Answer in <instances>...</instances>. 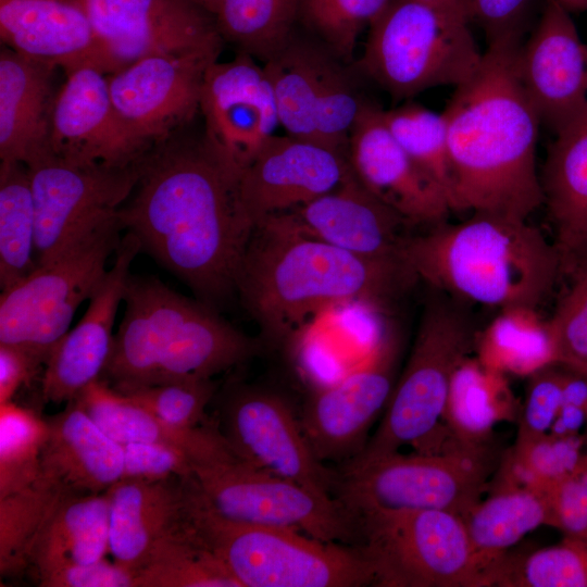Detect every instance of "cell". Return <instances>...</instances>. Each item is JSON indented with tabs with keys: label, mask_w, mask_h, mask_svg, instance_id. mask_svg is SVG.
Here are the masks:
<instances>
[{
	"label": "cell",
	"mask_w": 587,
	"mask_h": 587,
	"mask_svg": "<svg viewBox=\"0 0 587 587\" xmlns=\"http://www.w3.org/2000/svg\"><path fill=\"white\" fill-rule=\"evenodd\" d=\"M186 128L137 161L136 186L117 216L141 251L221 311L236 298L253 226L240 197V171L203 133Z\"/></svg>",
	"instance_id": "1"
},
{
	"label": "cell",
	"mask_w": 587,
	"mask_h": 587,
	"mask_svg": "<svg viewBox=\"0 0 587 587\" xmlns=\"http://www.w3.org/2000/svg\"><path fill=\"white\" fill-rule=\"evenodd\" d=\"M402 257L367 258L305 234L289 212L257 224L237 278L236 297L264 345L291 342L321 312L348 303L387 315L420 283Z\"/></svg>",
	"instance_id": "2"
},
{
	"label": "cell",
	"mask_w": 587,
	"mask_h": 587,
	"mask_svg": "<svg viewBox=\"0 0 587 587\" xmlns=\"http://www.w3.org/2000/svg\"><path fill=\"white\" fill-rule=\"evenodd\" d=\"M522 37L488 43L442 112L454 179L453 211L517 220L544 204L536 168L541 122L517 74Z\"/></svg>",
	"instance_id": "3"
},
{
	"label": "cell",
	"mask_w": 587,
	"mask_h": 587,
	"mask_svg": "<svg viewBox=\"0 0 587 587\" xmlns=\"http://www.w3.org/2000/svg\"><path fill=\"white\" fill-rule=\"evenodd\" d=\"M124 315L101 375L118 392L184 379H204L261 353L252 338L197 298L153 277L128 278Z\"/></svg>",
	"instance_id": "4"
},
{
	"label": "cell",
	"mask_w": 587,
	"mask_h": 587,
	"mask_svg": "<svg viewBox=\"0 0 587 587\" xmlns=\"http://www.w3.org/2000/svg\"><path fill=\"white\" fill-rule=\"evenodd\" d=\"M401 257L425 285L499 310L538 309L562 272L557 246L539 228L485 212L410 234Z\"/></svg>",
	"instance_id": "5"
},
{
	"label": "cell",
	"mask_w": 587,
	"mask_h": 587,
	"mask_svg": "<svg viewBox=\"0 0 587 587\" xmlns=\"http://www.w3.org/2000/svg\"><path fill=\"white\" fill-rule=\"evenodd\" d=\"M426 287L414 342L383 420L362 452L344 466L372 462L407 445L435 451L448 437L441 424L451 378L474 351L478 328L469 303Z\"/></svg>",
	"instance_id": "6"
},
{
	"label": "cell",
	"mask_w": 587,
	"mask_h": 587,
	"mask_svg": "<svg viewBox=\"0 0 587 587\" xmlns=\"http://www.w3.org/2000/svg\"><path fill=\"white\" fill-rule=\"evenodd\" d=\"M192 524L239 587H361L374 585L361 546L323 541L301 532L233 522L210 510L195 484Z\"/></svg>",
	"instance_id": "7"
},
{
	"label": "cell",
	"mask_w": 587,
	"mask_h": 587,
	"mask_svg": "<svg viewBox=\"0 0 587 587\" xmlns=\"http://www.w3.org/2000/svg\"><path fill=\"white\" fill-rule=\"evenodd\" d=\"M458 13L415 0H390L371 23L355 68L395 100L463 84L483 53Z\"/></svg>",
	"instance_id": "8"
},
{
	"label": "cell",
	"mask_w": 587,
	"mask_h": 587,
	"mask_svg": "<svg viewBox=\"0 0 587 587\" xmlns=\"http://www.w3.org/2000/svg\"><path fill=\"white\" fill-rule=\"evenodd\" d=\"M496 461L490 446H466L449 436L436 451H397L342 466L333 495L355 520L402 510H444L462 516L486 491Z\"/></svg>",
	"instance_id": "9"
},
{
	"label": "cell",
	"mask_w": 587,
	"mask_h": 587,
	"mask_svg": "<svg viewBox=\"0 0 587 587\" xmlns=\"http://www.w3.org/2000/svg\"><path fill=\"white\" fill-rule=\"evenodd\" d=\"M192 478L200 500L233 522L291 528L345 545L360 540L355 517L336 497L262 470L234 449L195 464Z\"/></svg>",
	"instance_id": "10"
},
{
	"label": "cell",
	"mask_w": 587,
	"mask_h": 587,
	"mask_svg": "<svg viewBox=\"0 0 587 587\" xmlns=\"http://www.w3.org/2000/svg\"><path fill=\"white\" fill-rule=\"evenodd\" d=\"M124 230L117 214L15 286L1 291L0 344L32 351L45 361L70 325L78 307L103 280L109 258Z\"/></svg>",
	"instance_id": "11"
},
{
	"label": "cell",
	"mask_w": 587,
	"mask_h": 587,
	"mask_svg": "<svg viewBox=\"0 0 587 587\" xmlns=\"http://www.w3.org/2000/svg\"><path fill=\"white\" fill-rule=\"evenodd\" d=\"M361 548L380 587H484L460 514L374 512L357 519Z\"/></svg>",
	"instance_id": "12"
},
{
	"label": "cell",
	"mask_w": 587,
	"mask_h": 587,
	"mask_svg": "<svg viewBox=\"0 0 587 587\" xmlns=\"http://www.w3.org/2000/svg\"><path fill=\"white\" fill-rule=\"evenodd\" d=\"M349 65L313 36L296 32L263 63L287 135L348 157L350 133L369 102Z\"/></svg>",
	"instance_id": "13"
},
{
	"label": "cell",
	"mask_w": 587,
	"mask_h": 587,
	"mask_svg": "<svg viewBox=\"0 0 587 587\" xmlns=\"http://www.w3.org/2000/svg\"><path fill=\"white\" fill-rule=\"evenodd\" d=\"M36 212L37 265L48 263L115 216L138 178L137 162H78L50 148L25 164Z\"/></svg>",
	"instance_id": "14"
},
{
	"label": "cell",
	"mask_w": 587,
	"mask_h": 587,
	"mask_svg": "<svg viewBox=\"0 0 587 587\" xmlns=\"http://www.w3.org/2000/svg\"><path fill=\"white\" fill-rule=\"evenodd\" d=\"M218 428L235 452L253 465L333 495L337 473L314 455L299 413L282 392L260 385L230 386L222 399Z\"/></svg>",
	"instance_id": "15"
},
{
	"label": "cell",
	"mask_w": 587,
	"mask_h": 587,
	"mask_svg": "<svg viewBox=\"0 0 587 587\" xmlns=\"http://www.w3.org/2000/svg\"><path fill=\"white\" fill-rule=\"evenodd\" d=\"M399 353L400 338L391 327L364 364L308 395L299 420L317 460L346 464L362 452L394 390Z\"/></svg>",
	"instance_id": "16"
},
{
	"label": "cell",
	"mask_w": 587,
	"mask_h": 587,
	"mask_svg": "<svg viewBox=\"0 0 587 587\" xmlns=\"http://www.w3.org/2000/svg\"><path fill=\"white\" fill-rule=\"evenodd\" d=\"M92 25L107 75L154 54L220 50L215 16L192 0H78Z\"/></svg>",
	"instance_id": "17"
},
{
	"label": "cell",
	"mask_w": 587,
	"mask_h": 587,
	"mask_svg": "<svg viewBox=\"0 0 587 587\" xmlns=\"http://www.w3.org/2000/svg\"><path fill=\"white\" fill-rule=\"evenodd\" d=\"M220 53L154 54L108 75L117 114L148 147L186 128L200 112L204 75Z\"/></svg>",
	"instance_id": "18"
},
{
	"label": "cell",
	"mask_w": 587,
	"mask_h": 587,
	"mask_svg": "<svg viewBox=\"0 0 587 587\" xmlns=\"http://www.w3.org/2000/svg\"><path fill=\"white\" fill-rule=\"evenodd\" d=\"M255 60L237 52L229 61H215L201 90L203 135L240 173L279 125L272 85Z\"/></svg>",
	"instance_id": "19"
},
{
	"label": "cell",
	"mask_w": 587,
	"mask_h": 587,
	"mask_svg": "<svg viewBox=\"0 0 587 587\" xmlns=\"http://www.w3.org/2000/svg\"><path fill=\"white\" fill-rule=\"evenodd\" d=\"M369 101L349 137L348 160L361 183L410 226L430 228L452 212L447 195L398 143Z\"/></svg>",
	"instance_id": "20"
},
{
	"label": "cell",
	"mask_w": 587,
	"mask_h": 587,
	"mask_svg": "<svg viewBox=\"0 0 587 587\" xmlns=\"http://www.w3.org/2000/svg\"><path fill=\"white\" fill-rule=\"evenodd\" d=\"M517 74L541 124L554 135L587 104V45L571 13L547 0L517 54Z\"/></svg>",
	"instance_id": "21"
},
{
	"label": "cell",
	"mask_w": 587,
	"mask_h": 587,
	"mask_svg": "<svg viewBox=\"0 0 587 587\" xmlns=\"http://www.w3.org/2000/svg\"><path fill=\"white\" fill-rule=\"evenodd\" d=\"M141 251L127 232L115 251L112 266L88 300L80 321L54 346L45 363L41 397L46 403H68L101 378L111 355L113 326L130 276V265Z\"/></svg>",
	"instance_id": "22"
},
{
	"label": "cell",
	"mask_w": 587,
	"mask_h": 587,
	"mask_svg": "<svg viewBox=\"0 0 587 587\" xmlns=\"http://www.w3.org/2000/svg\"><path fill=\"white\" fill-rule=\"evenodd\" d=\"M65 76L54 98L50 149L78 162L112 166L135 164L150 147L141 142L117 114L108 75L96 67L84 66Z\"/></svg>",
	"instance_id": "23"
},
{
	"label": "cell",
	"mask_w": 587,
	"mask_h": 587,
	"mask_svg": "<svg viewBox=\"0 0 587 587\" xmlns=\"http://www.w3.org/2000/svg\"><path fill=\"white\" fill-rule=\"evenodd\" d=\"M348 157L290 135H274L239 176L240 197L254 228L336 188L349 174Z\"/></svg>",
	"instance_id": "24"
},
{
	"label": "cell",
	"mask_w": 587,
	"mask_h": 587,
	"mask_svg": "<svg viewBox=\"0 0 587 587\" xmlns=\"http://www.w3.org/2000/svg\"><path fill=\"white\" fill-rule=\"evenodd\" d=\"M105 492L109 552L135 574L162 541L191 524L192 477L122 478Z\"/></svg>",
	"instance_id": "25"
},
{
	"label": "cell",
	"mask_w": 587,
	"mask_h": 587,
	"mask_svg": "<svg viewBox=\"0 0 587 587\" xmlns=\"http://www.w3.org/2000/svg\"><path fill=\"white\" fill-rule=\"evenodd\" d=\"M305 234L367 258L401 257L411 227L376 198L352 167L333 190L288 211Z\"/></svg>",
	"instance_id": "26"
},
{
	"label": "cell",
	"mask_w": 587,
	"mask_h": 587,
	"mask_svg": "<svg viewBox=\"0 0 587 587\" xmlns=\"http://www.w3.org/2000/svg\"><path fill=\"white\" fill-rule=\"evenodd\" d=\"M5 47L65 75L105 65L89 17L78 0H0Z\"/></svg>",
	"instance_id": "27"
},
{
	"label": "cell",
	"mask_w": 587,
	"mask_h": 587,
	"mask_svg": "<svg viewBox=\"0 0 587 587\" xmlns=\"http://www.w3.org/2000/svg\"><path fill=\"white\" fill-rule=\"evenodd\" d=\"M39 478L64 495L105 492L123 477V446L108 436L76 400L47 420Z\"/></svg>",
	"instance_id": "28"
},
{
	"label": "cell",
	"mask_w": 587,
	"mask_h": 587,
	"mask_svg": "<svg viewBox=\"0 0 587 587\" xmlns=\"http://www.w3.org/2000/svg\"><path fill=\"white\" fill-rule=\"evenodd\" d=\"M54 67L0 50V160L28 163L49 147Z\"/></svg>",
	"instance_id": "29"
},
{
	"label": "cell",
	"mask_w": 587,
	"mask_h": 587,
	"mask_svg": "<svg viewBox=\"0 0 587 587\" xmlns=\"http://www.w3.org/2000/svg\"><path fill=\"white\" fill-rule=\"evenodd\" d=\"M540 183L564 272L587 253V104L555 134Z\"/></svg>",
	"instance_id": "30"
},
{
	"label": "cell",
	"mask_w": 587,
	"mask_h": 587,
	"mask_svg": "<svg viewBox=\"0 0 587 587\" xmlns=\"http://www.w3.org/2000/svg\"><path fill=\"white\" fill-rule=\"evenodd\" d=\"M96 424L120 445L161 444L179 448L193 460L205 462L230 445L218 425L205 422L195 428L173 426L102 379L88 385L75 399Z\"/></svg>",
	"instance_id": "31"
},
{
	"label": "cell",
	"mask_w": 587,
	"mask_h": 587,
	"mask_svg": "<svg viewBox=\"0 0 587 587\" xmlns=\"http://www.w3.org/2000/svg\"><path fill=\"white\" fill-rule=\"evenodd\" d=\"M484 587L492 586L496 570L508 551L525 535L549 525L550 509L544 492L519 486H497L463 515Z\"/></svg>",
	"instance_id": "32"
},
{
	"label": "cell",
	"mask_w": 587,
	"mask_h": 587,
	"mask_svg": "<svg viewBox=\"0 0 587 587\" xmlns=\"http://www.w3.org/2000/svg\"><path fill=\"white\" fill-rule=\"evenodd\" d=\"M110 551L107 492L63 495L50 511L32 548L37 576L67 565L87 564Z\"/></svg>",
	"instance_id": "33"
},
{
	"label": "cell",
	"mask_w": 587,
	"mask_h": 587,
	"mask_svg": "<svg viewBox=\"0 0 587 587\" xmlns=\"http://www.w3.org/2000/svg\"><path fill=\"white\" fill-rule=\"evenodd\" d=\"M520 410L507 375L469 355L452 375L442 422L457 441L486 447L490 446L494 427L517 417Z\"/></svg>",
	"instance_id": "34"
},
{
	"label": "cell",
	"mask_w": 587,
	"mask_h": 587,
	"mask_svg": "<svg viewBox=\"0 0 587 587\" xmlns=\"http://www.w3.org/2000/svg\"><path fill=\"white\" fill-rule=\"evenodd\" d=\"M476 358L504 375L529 377L558 364L549 319L527 307L502 309L475 338Z\"/></svg>",
	"instance_id": "35"
},
{
	"label": "cell",
	"mask_w": 587,
	"mask_h": 587,
	"mask_svg": "<svg viewBox=\"0 0 587 587\" xmlns=\"http://www.w3.org/2000/svg\"><path fill=\"white\" fill-rule=\"evenodd\" d=\"M36 212L27 166L0 162V287L7 290L36 267Z\"/></svg>",
	"instance_id": "36"
},
{
	"label": "cell",
	"mask_w": 587,
	"mask_h": 587,
	"mask_svg": "<svg viewBox=\"0 0 587 587\" xmlns=\"http://www.w3.org/2000/svg\"><path fill=\"white\" fill-rule=\"evenodd\" d=\"M302 0H222L216 26L224 41L264 63L295 32Z\"/></svg>",
	"instance_id": "37"
},
{
	"label": "cell",
	"mask_w": 587,
	"mask_h": 587,
	"mask_svg": "<svg viewBox=\"0 0 587 587\" xmlns=\"http://www.w3.org/2000/svg\"><path fill=\"white\" fill-rule=\"evenodd\" d=\"M136 587H239L191 524L162 541L136 571Z\"/></svg>",
	"instance_id": "38"
},
{
	"label": "cell",
	"mask_w": 587,
	"mask_h": 587,
	"mask_svg": "<svg viewBox=\"0 0 587 587\" xmlns=\"http://www.w3.org/2000/svg\"><path fill=\"white\" fill-rule=\"evenodd\" d=\"M586 435L558 437L550 434L515 440L498 467V486H519L548 494L578 465Z\"/></svg>",
	"instance_id": "39"
},
{
	"label": "cell",
	"mask_w": 587,
	"mask_h": 587,
	"mask_svg": "<svg viewBox=\"0 0 587 587\" xmlns=\"http://www.w3.org/2000/svg\"><path fill=\"white\" fill-rule=\"evenodd\" d=\"M382 116L398 143L440 185L453 211L454 179L444 114L414 102H405L390 110H382Z\"/></svg>",
	"instance_id": "40"
},
{
	"label": "cell",
	"mask_w": 587,
	"mask_h": 587,
	"mask_svg": "<svg viewBox=\"0 0 587 587\" xmlns=\"http://www.w3.org/2000/svg\"><path fill=\"white\" fill-rule=\"evenodd\" d=\"M38 478L0 497V574L15 576L29 566L34 542L50 511L63 496Z\"/></svg>",
	"instance_id": "41"
},
{
	"label": "cell",
	"mask_w": 587,
	"mask_h": 587,
	"mask_svg": "<svg viewBox=\"0 0 587 587\" xmlns=\"http://www.w3.org/2000/svg\"><path fill=\"white\" fill-rule=\"evenodd\" d=\"M47 420L13 401L0 404V497L25 488L40 475Z\"/></svg>",
	"instance_id": "42"
},
{
	"label": "cell",
	"mask_w": 587,
	"mask_h": 587,
	"mask_svg": "<svg viewBox=\"0 0 587 587\" xmlns=\"http://www.w3.org/2000/svg\"><path fill=\"white\" fill-rule=\"evenodd\" d=\"M494 586L587 587V541L564 537L560 544L525 557L507 555L496 571Z\"/></svg>",
	"instance_id": "43"
},
{
	"label": "cell",
	"mask_w": 587,
	"mask_h": 587,
	"mask_svg": "<svg viewBox=\"0 0 587 587\" xmlns=\"http://www.w3.org/2000/svg\"><path fill=\"white\" fill-rule=\"evenodd\" d=\"M390 0H302L298 22L344 62L351 64L358 38Z\"/></svg>",
	"instance_id": "44"
},
{
	"label": "cell",
	"mask_w": 587,
	"mask_h": 587,
	"mask_svg": "<svg viewBox=\"0 0 587 587\" xmlns=\"http://www.w3.org/2000/svg\"><path fill=\"white\" fill-rule=\"evenodd\" d=\"M565 272L570 284L549 319L558 364L587 371V253Z\"/></svg>",
	"instance_id": "45"
},
{
	"label": "cell",
	"mask_w": 587,
	"mask_h": 587,
	"mask_svg": "<svg viewBox=\"0 0 587 587\" xmlns=\"http://www.w3.org/2000/svg\"><path fill=\"white\" fill-rule=\"evenodd\" d=\"M215 391L213 379L204 378L142 386L121 394L173 426L195 428L207 422L205 410Z\"/></svg>",
	"instance_id": "46"
},
{
	"label": "cell",
	"mask_w": 587,
	"mask_h": 587,
	"mask_svg": "<svg viewBox=\"0 0 587 587\" xmlns=\"http://www.w3.org/2000/svg\"><path fill=\"white\" fill-rule=\"evenodd\" d=\"M527 378L525 401L517 416L516 440L547 434L563 404L560 364L547 366Z\"/></svg>",
	"instance_id": "47"
},
{
	"label": "cell",
	"mask_w": 587,
	"mask_h": 587,
	"mask_svg": "<svg viewBox=\"0 0 587 587\" xmlns=\"http://www.w3.org/2000/svg\"><path fill=\"white\" fill-rule=\"evenodd\" d=\"M547 497L549 525L562 532L564 537L587 541V450L577 467L555 485Z\"/></svg>",
	"instance_id": "48"
},
{
	"label": "cell",
	"mask_w": 587,
	"mask_h": 587,
	"mask_svg": "<svg viewBox=\"0 0 587 587\" xmlns=\"http://www.w3.org/2000/svg\"><path fill=\"white\" fill-rule=\"evenodd\" d=\"M123 452L122 478L159 480L193 476V460L179 448L161 444L134 442L123 445Z\"/></svg>",
	"instance_id": "49"
},
{
	"label": "cell",
	"mask_w": 587,
	"mask_h": 587,
	"mask_svg": "<svg viewBox=\"0 0 587 587\" xmlns=\"http://www.w3.org/2000/svg\"><path fill=\"white\" fill-rule=\"evenodd\" d=\"M41 587H136L135 572L105 558L67 565L38 576Z\"/></svg>",
	"instance_id": "50"
},
{
	"label": "cell",
	"mask_w": 587,
	"mask_h": 587,
	"mask_svg": "<svg viewBox=\"0 0 587 587\" xmlns=\"http://www.w3.org/2000/svg\"><path fill=\"white\" fill-rule=\"evenodd\" d=\"M534 0H469L470 22L485 32L488 43L500 38L522 37Z\"/></svg>",
	"instance_id": "51"
},
{
	"label": "cell",
	"mask_w": 587,
	"mask_h": 587,
	"mask_svg": "<svg viewBox=\"0 0 587 587\" xmlns=\"http://www.w3.org/2000/svg\"><path fill=\"white\" fill-rule=\"evenodd\" d=\"M46 361L24 348L0 344V404L12 401L21 386L27 384Z\"/></svg>",
	"instance_id": "52"
},
{
	"label": "cell",
	"mask_w": 587,
	"mask_h": 587,
	"mask_svg": "<svg viewBox=\"0 0 587 587\" xmlns=\"http://www.w3.org/2000/svg\"><path fill=\"white\" fill-rule=\"evenodd\" d=\"M585 425L586 412L576 405L563 403L548 434L558 437L579 435Z\"/></svg>",
	"instance_id": "53"
},
{
	"label": "cell",
	"mask_w": 587,
	"mask_h": 587,
	"mask_svg": "<svg viewBox=\"0 0 587 587\" xmlns=\"http://www.w3.org/2000/svg\"><path fill=\"white\" fill-rule=\"evenodd\" d=\"M436 8L448 10L465 16L469 22V0H415Z\"/></svg>",
	"instance_id": "54"
},
{
	"label": "cell",
	"mask_w": 587,
	"mask_h": 587,
	"mask_svg": "<svg viewBox=\"0 0 587 587\" xmlns=\"http://www.w3.org/2000/svg\"><path fill=\"white\" fill-rule=\"evenodd\" d=\"M564 8L571 14L587 11V0H552Z\"/></svg>",
	"instance_id": "55"
},
{
	"label": "cell",
	"mask_w": 587,
	"mask_h": 587,
	"mask_svg": "<svg viewBox=\"0 0 587 587\" xmlns=\"http://www.w3.org/2000/svg\"><path fill=\"white\" fill-rule=\"evenodd\" d=\"M195 3L200 5L207 12L215 16L221 7L222 0H192Z\"/></svg>",
	"instance_id": "56"
},
{
	"label": "cell",
	"mask_w": 587,
	"mask_h": 587,
	"mask_svg": "<svg viewBox=\"0 0 587 587\" xmlns=\"http://www.w3.org/2000/svg\"><path fill=\"white\" fill-rule=\"evenodd\" d=\"M582 374H584V375H586V376H587V371H586V372H584V373H582Z\"/></svg>",
	"instance_id": "57"
}]
</instances>
